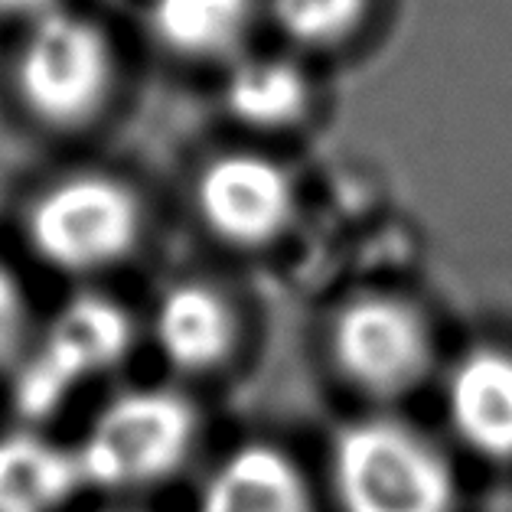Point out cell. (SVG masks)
Returning a JSON list of instances; mask_svg holds the SVG:
<instances>
[{
    "mask_svg": "<svg viewBox=\"0 0 512 512\" xmlns=\"http://www.w3.org/2000/svg\"><path fill=\"white\" fill-rule=\"evenodd\" d=\"M327 480L336 512H457L454 460L395 415L346 421L330 441Z\"/></svg>",
    "mask_w": 512,
    "mask_h": 512,
    "instance_id": "obj_1",
    "label": "cell"
},
{
    "mask_svg": "<svg viewBox=\"0 0 512 512\" xmlns=\"http://www.w3.org/2000/svg\"><path fill=\"white\" fill-rule=\"evenodd\" d=\"M199 444V408L167 385H134L108 398L76 447L82 483L137 493L173 480Z\"/></svg>",
    "mask_w": 512,
    "mask_h": 512,
    "instance_id": "obj_2",
    "label": "cell"
},
{
    "mask_svg": "<svg viewBox=\"0 0 512 512\" xmlns=\"http://www.w3.org/2000/svg\"><path fill=\"white\" fill-rule=\"evenodd\" d=\"M134 346L128 307L105 294H79L59 310L36 346L17 362L10 402L23 421L56 411L89 382L115 372Z\"/></svg>",
    "mask_w": 512,
    "mask_h": 512,
    "instance_id": "obj_3",
    "label": "cell"
},
{
    "mask_svg": "<svg viewBox=\"0 0 512 512\" xmlns=\"http://www.w3.org/2000/svg\"><path fill=\"white\" fill-rule=\"evenodd\" d=\"M144 235V206L108 173H72L33 199L27 239L43 265L95 274L128 258Z\"/></svg>",
    "mask_w": 512,
    "mask_h": 512,
    "instance_id": "obj_4",
    "label": "cell"
},
{
    "mask_svg": "<svg viewBox=\"0 0 512 512\" xmlns=\"http://www.w3.org/2000/svg\"><path fill=\"white\" fill-rule=\"evenodd\" d=\"M330 362L349 389L372 402H398L428 382L437 346L431 320L395 294H356L330 320Z\"/></svg>",
    "mask_w": 512,
    "mask_h": 512,
    "instance_id": "obj_5",
    "label": "cell"
},
{
    "mask_svg": "<svg viewBox=\"0 0 512 512\" xmlns=\"http://www.w3.org/2000/svg\"><path fill=\"white\" fill-rule=\"evenodd\" d=\"M115 53L105 30L72 10H49L30 23L17 59L23 105L53 128H79L108 102Z\"/></svg>",
    "mask_w": 512,
    "mask_h": 512,
    "instance_id": "obj_6",
    "label": "cell"
},
{
    "mask_svg": "<svg viewBox=\"0 0 512 512\" xmlns=\"http://www.w3.org/2000/svg\"><path fill=\"white\" fill-rule=\"evenodd\" d=\"M193 206L212 239L255 252L291 229L297 212L294 180L278 160L258 151H222L199 170Z\"/></svg>",
    "mask_w": 512,
    "mask_h": 512,
    "instance_id": "obj_7",
    "label": "cell"
},
{
    "mask_svg": "<svg viewBox=\"0 0 512 512\" xmlns=\"http://www.w3.org/2000/svg\"><path fill=\"white\" fill-rule=\"evenodd\" d=\"M447 428L473 457L512 464V349L480 343L464 349L444 372Z\"/></svg>",
    "mask_w": 512,
    "mask_h": 512,
    "instance_id": "obj_8",
    "label": "cell"
},
{
    "mask_svg": "<svg viewBox=\"0 0 512 512\" xmlns=\"http://www.w3.org/2000/svg\"><path fill=\"white\" fill-rule=\"evenodd\" d=\"M154 343L183 376L222 369L239 346V314L209 281H177L154 310Z\"/></svg>",
    "mask_w": 512,
    "mask_h": 512,
    "instance_id": "obj_9",
    "label": "cell"
},
{
    "mask_svg": "<svg viewBox=\"0 0 512 512\" xmlns=\"http://www.w3.org/2000/svg\"><path fill=\"white\" fill-rule=\"evenodd\" d=\"M196 512H317V499L284 447L248 441L212 467Z\"/></svg>",
    "mask_w": 512,
    "mask_h": 512,
    "instance_id": "obj_10",
    "label": "cell"
},
{
    "mask_svg": "<svg viewBox=\"0 0 512 512\" xmlns=\"http://www.w3.org/2000/svg\"><path fill=\"white\" fill-rule=\"evenodd\" d=\"M261 0H151L147 20L167 53L193 62H232L245 53Z\"/></svg>",
    "mask_w": 512,
    "mask_h": 512,
    "instance_id": "obj_11",
    "label": "cell"
},
{
    "mask_svg": "<svg viewBox=\"0 0 512 512\" xmlns=\"http://www.w3.org/2000/svg\"><path fill=\"white\" fill-rule=\"evenodd\" d=\"M222 102L235 121L252 131H291L314 105V85L291 56L242 53L229 62Z\"/></svg>",
    "mask_w": 512,
    "mask_h": 512,
    "instance_id": "obj_12",
    "label": "cell"
},
{
    "mask_svg": "<svg viewBox=\"0 0 512 512\" xmlns=\"http://www.w3.org/2000/svg\"><path fill=\"white\" fill-rule=\"evenodd\" d=\"M82 486L76 447L33 431L0 434V512H62Z\"/></svg>",
    "mask_w": 512,
    "mask_h": 512,
    "instance_id": "obj_13",
    "label": "cell"
},
{
    "mask_svg": "<svg viewBox=\"0 0 512 512\" xmlns=\"http://www.w3.org/2000/svg\"><path fill=\"white\" fill-rule=\"evenodd\" d=\"M376 0H261V10L268 14L287 43L301 49H343L366 30Z\"/></svg>",
    "mask_w": 512,
    "mask_h": 512,
    "instance_id": "obj_14",
    "label": "cell"
},
{
    "mask_svg": "<svg viewBox=\"0 0 512 512\" xmlns=\"http://www.w3.org/2000/svg\"><path fill=\"white\" fill-rule=\"evenodd\" d=\"M27 320V294H23L14 271L0 261V366H7L20 353L23 340H27Z\"/></svg>",
    "mask_w": 512,
    "mask_h": 512,
    "instance_id": "obj_15",
    "label": "cell"
},
{
    "mask_svg": "<svg viewBox=\"0 0 512 512\" xmlns=\"http://www.w3.org/2000/svg\"><path fill=\"white\" fill-rule=\"evenodd\" d=\"M59 0H0V14H14L23 20H40L49 10H56Z\"/></svg>",
    "mask_w": 512,
    "mask_h": 512,
    "instance_id": "obj_16",
    "label": "cell"
}]
</instances>
